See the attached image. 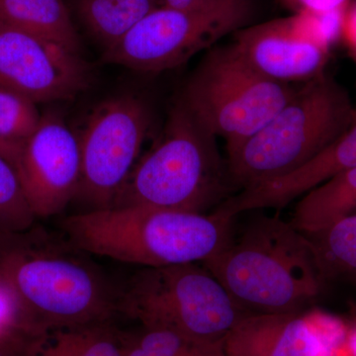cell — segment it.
<instances>
[{"instance_id":"cell-1","label":"cell","mask_w":356,"mask_h":356,"mask_svg":"<svg viewBox=\"0 0 356 356\" xmlns=\"http://www.w3.org/2000/svg\"><path fill=\"white\" fill-rule=\"evenodd\" d=\"M64 235L32 227L0 238V276L37 334L118 317L119 285Z\"/></svg>"},{"instance_id":"cell-2","label":"cell","mask_w":356,"mask_h":356,"mask_svg":"<svg viewBox=\"0 0 356 356\" xmlns=\"http://www.w3.org/2000/svg\"><path fill=\"white\" fill-rule=\"evenodd\" d=\"M235 218L146 206L84 211L60 222L63 235L90 255L142 267L198 264L234 235Z\"/></svg>"},{"instance_id":"cell-3","label":"cell","mask_w":356,"mask_h":356,"mask_svg":"<svg viewBox=\"0 0 356 356\" xmlns=\"http://www.w3.org/2000/svg\"><path fill=\"white\" fill-rule=\"evenodd\" d=\"M201 264L250 313L306 310L325 283L308 238L278 217L254 218Z\"/></svg>"},{"instance_id":"cell-4","label":"cell","mask_w":356,"mask_h":356,"mask_svg":"<svg viewBox=\"0 0 356 356\" xmlns=\"http://www.w3.org/2000/svg\"><path fill=\"white\" fill-rule=\"evenodd\" d=\"M355 111L331 74L301 84L264 127L227 149L229 181L243 191L295 172L337 139Z\"/></svg>"},{"instance_id":"cell-5","label":"cell","mask_w":356,"mask_h":356,"mask_svg":"<svg viewBox=\"0 0 356 356\" xmlns=\"http://www.w3.org/2000/svg\"><path fill=\"white\" fill-rule=\"evenodd\" d=\"M227 181L216 137L179 97L159 139L134 166L110 208L205 213L224 195Z\"/></svg>"},{"instance_id":"cell-6","label":"cell","mask_w":356,"mask_h":356,"mask_svg":"<svg viewBox=\"0 0 356 356\" xmlns=\"http://www.w3.org/2000/svg\"><path fill=\"white\" fill-rule=\"evenodd\" d=\"M119 316L146 329L220 341L250 314L203 266L142 267L119 285Z\"/></svg>"},{"instance_id":"cell-7","label":"cell","mask_w":356,"mask_h":356,"mask_svg":"<svg viewBox=\"0 0 356 356\" xmlns=\"http://www.w3.org/2000/svg\"><path fill=\"white\" fill-rule=\"evenodd\" d=\"M296 89L257 74L229 44L207 51L180 98L228 149L264 127Z\"/></svg>"},{"instance_id":"cell-8","label":"cell","mask_w":356,"mask_h":356,"mask_svg":"<svg viewBox=\"0 0 356 356\" xmlns=\"http://www.w3.org/2000/svg\"><path fill=\"white\" fill-rule=\"evenodd\" d=\"M255 0H208L188 8L161 6L109 50L104 60L144 74L175 69L252 24Z\"/></svg>"},{"instance_id":"cell-9","label":"cell","mask_w":356,"mask_h":356,"mask_svg":"<svg viewBox=\"0 0 356 356\" xmlns=\"http://www.w3.org/2000/svg\"><path fill=\"white\" fill-rule=\"evenodd\" d=\"M152 119L149 104L129 93L104 100L89 114L77 135L81 175L74 200L84 211L111 207L139 161Z\"/></svg>"},{"instance_id":"cell-10","label":"cell","mask_w":356,"mask_h":356,"mask_svg":"<svg viewBox=\"0 0 356 356\" xmlns=\"http://www.w3.org/2000/svg\"><path fill=\"white\" fill-rule=\"evenodd\" d=\"M37 219L65 210L76 198L81 175L79 137L56 113L42 115L38 128L10 161Z\"/></svg>"},{"instance_id":"cell-11","label":"cell","mask_w":356,"mask_h":356,"mask_svg":"<svg viewBox=\"0 0 356 356\" xmlns=\"http://www.w3.org/2000/svg\"><path fill=\"white\" fill-rule=\"evenodd\" d=\"M89 81L79 54L0 21V86L40 103L72 99Z\"/></svg>"},{"instance_id":"cell-12","label":"cell","mask_w":356,"mask_h":356,"mask_svg":"<svg viewBox=\"0 0 356 356\" xmlns=\"http://www.w3.org/2000/svg\"><path fill=\"white\" fill-rule=\"evenodd\" d=\"M232 44L257 74L288 86L323 76L332 55L308 17L299 14L248 25L234 34Z\"/></svg>"},{"instance_id":"cell-13","label":"cell","mask_w":356,"mask_h":356,"mask_svg":"<svg viewBox=\"0 0 356 356\" xmlns=\"http://www.w3.org/2000/svg\"><path fill=\"white\" fill-rule=\"evenodd\" d=\"M350 321L322 309L250 313L222 339L226 356H318L346 334Z\"/></svg>"},{"instance_id":"cell-14","label":"cell","mask_w":356,"mask_h":356,"mask_svg":"<svg viewBox=\"0 0 356 356\" xmlns=\"http://www.w3.org/2000/svg\"><path fill=\"white\" fill-rule=\"evenodd\" d=\"M356 168V111L348 128L315 158L291 173L243 189L217 208L235 218L248 211L284 207L318 185Z\"/></svg>"},{"instance_id":"cell-15","label":"cell","mask_w":356,"mask_h":356,"mask_svg":"<svg viewBox=\"0 0 356 356\" xmlns=\"http://www.w3.org/2000/svg\"><path fill=\"white\" fill-rule=\"evenodd\" d=\"M0 21L79 54L81 39L64 0H0Z\"/></svg>"},{"instance_id":"cell-16","label":"cell","mask_w":356,"mask_h":356,"mask_svg":"<svg viewBox=\"0 0 356 356\" xmlns=\"http://www.w3.org/2000/svg\"><path fill=\"white\" fill-rule=\"evenodd\" d=\"M28 356H124L123 332L113 322L35 334Z\"/></svg>"},{"instance_id":"cell-17","label":"cell","mask_w":356,"mask_h":356,"mask_svg":"<svg viewBox=\"0 0 356 356\" xmlns=\"http://www.w3.org/2000/svg\"><path fill=\"white\" fill-rule=\"evenodd\" d=\"M353 213H356V168L303 195L297 204L292 225L307 235Z\"/></svg>"},{"instance_id":"cell-18","label":"cell","mask_w":356,"mask_h":356,"mask_svg":"<svg viewBox=\"0 0 356 356\" xmlns=\"http://www.w3.org/2000/svg\"><path fill=\"white\" fill-rule=\"evenodd\" d=\"M161 0H76L81 22L104 51L118 44Z\"/></svg>"},{"instance_id":"cell-19","label":"cell","mask_w":356,"mask_h":356,"mask_svg":"<svg viewBox=\"0 0 356 356\" xmlns=\"http://www.w3.org/2000/svg\"><path fill=\"white\" fill-rule=\"evenodd\" d=\"M305 236L324 281H356V213Z\"/></svg>"},{"instance_id":"cell-20","label":"cell","mask_w":356,"mask_h":356,"mask_svg":"<svg viewBox=\"0 0 356 356\" xmlns=\"http://www.w3.org/2000/svg\"><path fill=\"white\" fill-rule=\"evenodd\" d=\"M41 119L36 102L0 86V156L10 163L21 145L38 128Z\"/></svg>"},{"instance_id":"cell-21","label":"cell","mask_w":356,"mask_h":356,"mask_svg":"<svg viewBox=\"0 0 356 356\" xmlns=\"http://www.w3.org/2000/svg\"><path fill=\"white\" fill-rule=\"evenodd\" d=\"M130 343L161 356H226L222 341H211L165 330L146 329L125 332Z\"/></svg>"},{"instance_id":"cell-22","label":"cell","mask_w":356,"mask_h":356,"mask_svg":"<svg viewBox=\"0 0 356 356\" xmlns=\"http://www.w3.org/2000/svg\"><path fill=\"white\" fill-rule=\"evenodd\" d=\"M36 220L15 170L0 156V238L31 229Z\"/></svg>"},{"instance_id":"cell-23","label":"cell","mask_w":356,"mask_h":356,"mask_svg":"<svg viewBox=\"0 0 356 356\" xmlns=\"http://www.w3.org/2000/svg\"><path fill=\"white\" fill-rule=\"evenodd\" d=\"M19 332L31 334L26 327L17 296L10 285L0 276V337Z\"/></svg>"},{"instance_id":"cell-24","label":"cell","mask_w":356,"mask_h":356,"mask_svg":"<svg viewBox=\"0 0 356 356\" xmlns=\"http://www.w3.org/2000/svg\"><path fill=\"white\" fill-rule=\"evenodd\" d=\"M290 10L299 15H318L344 10L350 0H281Z\"/></svg>"},{"instance_id":"cell-25","label":"cell","mask_w":356,"mask_h":356,"mask_svg":"<svg viewBox=\"0 0 356 356\" xmlns=\"http://www.w3.org/2000/svg\"><path fill=\"white\" fill-rule=\"evenodd\" d=\"M33 336L35 334L19 332L0 337V356H28Z\"/></svg>"},{"instance_id":"cell-26","label":"cell","mask_w":356,"mask_h":356,"mask_svg":"<svg viewBox=\"0 0 356 356\" xmlns=\"http://www.w3.org/2000/svg\"><path fill=\"white\" fill-rule=\"evenodd\" d=\"M318 356H356V318L350 321L344 336Z\"/></svg>"},{"instance_id":"cell-27","label":"cell","mask_w":356,"mask_h":356,"mask_svg":"<svg viewBox=\"0 0 356 356\" xmlns=\"http://www.w3.org/2000/svg\"><path fill=\"white\" fill-rule=\"evenodd\" d=\"M343 42L348 48L356 72V0H350L344 13Z\"/></svg>"},{"instance_id":"cell-28","label":"cell","mask_w":356,"mask_h":356,"mask_svg":"<svg viewBox=\"0 0 356 356\" xmlns=\"http://www.w3.org/2000/svg\"><path fill=\"white\" fill-rule=\"evenodd\" d=\"M123 344H124V356H161L156 353H151L146 350L135 346V344L130 343L125 337L123 332Z\"/></svg>"},{"instance_id":"cell-29","label":"cell","mask_w":356,"mask_h":356,"mask_svg":"<svg viewBox=\"0 0 356 356\" xmlns=\"http://www.w3.org/2000/svg\"><path fill=\"white\" fill-rule=\"evenodd\" d=\"M163 6L173 7V8H188L202 4L208 0H161Z\"/></svg>"},{"instance_id":"cell-30","label":"cell","mask_w":356,"mask_h":356,"mask_svg":"<svg viewBox=\"0 0 356 356\" xmlns=\"http://www.w3.org/2000/svg\"><path fill=\"white\" fill-rule=\"evenodd\" d=\"M353 313H355V317H356V305L353 307Z\"/></svg>"}]
</instances>
